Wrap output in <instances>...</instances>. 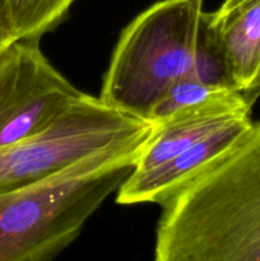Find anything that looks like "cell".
I'll use <instances>...</instances> for the list:
<instances>
[{"label": "cell", "mask_w": 260, "mask_h": 261, "mask_svg": "<svg viewBox=\"0 0 260 261\" xmlns=\"http://www.w3.org/2000/svg\"><path fill=\"white\" fill-rule=\"evenodd\" d=\"M260 96V74H259V76H257V79H256V82H255V84L254 86H252V88L250 89V92L249 93H247V97H249L250 99H254V102L256 101V98L257 97Z\"/></svg>", "instance_id": "11"}, {"label": "cell", "mask_w": 260, "mask_h": 261, "mask_svg": "<svg viewBox=\"0 0 260 261\" xmlns=\"http://www.w3.org/2000/svg\"><path fill=\"white\" fill-rule=\"evenodd\" d=\"M251 122V116L235 120L155 167L144 171L133 170L116 191V203L161 205L227 152Z\"/></svg>", "instance_id": "6"}, {"label": "cell", "mask_w": 260, "mask_h": 261, "mask_svg": "<svg viewBox=\"0 0 260 261\" xmlns=\"http://www.w3.org/2000/svg\"><path fill=\"white\" fill-rule=\"evenodd\" d=\"M84 94L54 68L40 40L10 42L0 53V148L45 130Z\"/></svg>", "instance_id": "5"}, {"label": "cell", "mask_w": 260, "mask_h": 261, "mask_svg": "<svg viewBox=\"0 0 260 261\" xmlns=\"http://www.w3.org/2000/svg\"><path fill=\"white\" fill-rule=\"evenodd\" d=\"M203 2L160 0L138 14L115 45L102 82L101 101L147 120L176 81L195 75Z\"/></svg>", "instance_id": "3"}, {"label": "cell", "mask_w": 260, "mask_h": 261, "mask_svg": "<svg viewBox=\"0 0 260 261\" xmlns=\"http://www.w3.org/2000/svg\"><path fill=\"white\" fill-rule=\"evenodd\" d=\"M9 45V43H7L5 42L4 40H3V37H2V35H0V53H2L3 50H4L5 47H7V46Z\"/></svg>", "instance_id": "12"}, {"label": "cell", "mask_w": 260, "mask_h": 261, "mask_svg": "<svg viewBox=\"0 0 260 261\" xmlns=\"http://www.w3.org/2000/svg\"><path fill=\"white\" fill-rule=\"evenodd\" d=\"M154 127L86 93L45 130L0 148V193L35 184L106 150L144 144Z\"/></svg>", "instance_id": "4"}, {"label": "cell", "mask_w": 260, "mask_h": 261, "mask_svg": "<svg viewBox=\"0 0 260 261\" xmlns=\"http://www.w3.org/2000/svg\"><path fill=\"white\" fill-rule=\"evenodd\" d=\"M75 0H0V35L7 43L41 40L58 27Z\"/></svg>", "instance_id": "9"}, {"label": "cell", "mask_w": 260, "mask_h": 261, "mask_svg": "<svg viewBox=\"0 0 260 261\" xmlns=\"http://www.w3.org/2000/svg\"><path fill=\"white\" fill-rule=\"evenodd\" d=\"M144 144L106 150L0 193V261L55 259L129 177Z\"/></svg>", "instance_id": "2"}, {"label": "cell", "mask_w": 260, "mask_h": 261, "mask_svg": "<svg viewBox=\"0 0 260 261\" xmlns=\"http://www.w3.org/2000/svg\"><path fill=\"white\" fill-rule=\"evenodd\" d=\"M237 91L228 86L205 83L195 75H186L176 81L158 99L148 115V121L160 125L178 112L206 103Z\"/></svg>", "instance_id": "10"}, {"label": "cell", "mask_w": 260, "mask_h": 261, "mask_svg": "<svg viewBox=\"0 0 260 261\" xmlns=\"http://www.w3.org/2000/svg\"><path fill=\"white\" fill-rule=\"evenodd\" d=\"M254 102L233 91L221 98L173 115L154 130L143 145L135 171H144L166 162L186 148L205 139L235 120L251 116Z\"/></svg>", "instance_id": "7"}, {"label": "cell", "mask_w": 260, "mask_h": 261, "mask_svg": "<svg viewBox=\"0 0 260 261\" xmlns=\"http://www.w3.org/2000/svg\"><path fill=\"white\" fill-rule=\"evenodd\" d=\"M203 22L229 82L247 97L260 74V0H224Z\"/></svg>", "instance_id": "8"}, {"label": "cell", "mask_w": 260, "mask_h": 261, "mask_svg": "<svg viewBox=\"0 0 260 261\" xmlns=\"http://www.w3.org/2000/svg\"><path fill=\"white\" fill-rule=\"evenodd\" d=\"M161 206L157 261H260V120Z\"/></svg>", "instance_id": "1"}]
</instances>
